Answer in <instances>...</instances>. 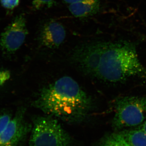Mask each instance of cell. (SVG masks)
Returning a JSON list of instances; mask_svg holds the SVG:
<instances>
[{
	"label": "cell",
	"instance_id": "cell-1",
	"mask_svg": "<svg viewBox=\"0 0 146 146\" xmlns=\"http://www.w3.org/2000/svg\"><path fill=\"white\" fill-rule=\"evenodd\" d=\"M71 59L84 74L107 82H122L134 77L146 79V68L135 46L129 42L83 43L74 49Z\"/></svg>",
	"mask_w": 146,
	"mask_h": 146
},
{
	"label": "cell",
	"instance_id": "cell-2",
	"mask_svg": "<svg viewBox=\"0 0 146 146\" xmlns=\"http://www.w3.org/2000/svg\"><path fill=\"white\" fill-rule=\"evenodd\" d=\"M33 105L48 116L78 123L88 117L94 103L74 80L64 76L42 88Z\"/></svg>",
	"mask_w": 146,
	"mask_h": 146
},
{
	"label": "cell",
	"instance_id": "cell-3",
	"mask_svg": "<svg viewBox=\"0 0 146 146\" xmlns=\"http://www.w3.org/2000/svg\"><path fill=\"white\" fill-rule=\"evenodd\" d=\"M32 124L29 146H74L72 136L53 117H35Z\"/></svg>",
	"mask_w": 146,
	"mask_h": 146
},
{
	"label": "cell",
	"instance_id": "cell-4",
	"mask_svg": "<svg viewBox=\"0 0 146 146\" xmlns=\"http://www.w3.org/2000/svg\"><path fill=\"white\" fill-rule=\"evenodd\" d=\"M114 105L112 125L116 129L139 125L146 119V96L119 97Z\"/></svg>",
	"mask_w": 146,
	"mask_h": 146
},
{
	"label": "cell",
	"instance_id": "cell-5",
	"mask_svg": "<svg viewBox=\"0 0 146 146\" xmlns=\"http://www.w3.org/2000/svg\"><path fill=\"white\" fill-rule=\"evenodd\" d=\"M26 110L21 107L0 136V146H20L31 132L32 124L25 118Z\"/></svg>",
	"mask_w": 146,
	"mask_h": 146
},
{
	"label": "cell",
	"instance_id": "cell-6",
	"mask_svg": "<svg viewBox=\"0 0 146 146\" xmlns=\"http://www.w3.org/2000/svg\"><path fill=\"white\" fill-rule=\"evenodd\" d=\"M28 34L26 19L21 13L16 16L2 33L0 47L5 52L13 53L23 44Z\"/></svg>",
	"mask_w": 146,
	"mask_h": 146
},
{
	"label": "cell",
	"instance_id": "cell-7",
	"mask_svg": "<svg viewBox=\"0 0 146 146\" xmlns=\"http://www.w3.org/2000/svg\"><path fill=\"white\" fill-rule=\"evenodd\" d=\"M66 33L65 28L62 24L51 20L41 28L38 39L43 46L52 49L57 48L65 40Z\"/></svg>",
	"mask_w": 146,
	"mask_h": 146
},
{
	"label": "cell",
	"instance_id": "cell-8",
	"mask_svg": "<svg viewBox=\"0 0 146 146\" xmlns=\"http://www.w3.org/2000/svg\"><path fill=\"white\" fill-rule=\"evenodd\" d=\"M100 7V0H81L69 5V9L75 17L84 18L96 14Z\"/></svg>",
	"mask_w": 146,
	"mask_h": 146
},
{
	"label": "cell",
	"instance_id": "cell-9",
	"mask_svg": "<svg viewBox=\"0 0 146 146\" xmlns=\"http://www.w3.org/2000/svg\"><path fill=\"white\" fill-rule=\"evenodd\" d=\"M130 146H146V132L137 128L120 132Z\"/></svg>",
	"mask_w": 146,
	"mask_h": 146
},
{
	"label": "cell",
	"instance_id": "cell-10",
	"mask_svg": "<svg viewBox=\"0 0 146 146\" xmlns=\"http://www.w3.org/2000/svg\"><path fill=\"white\" fill-rule=\"evenodd\" d=\"M98 146H130L121 133H114L104 137Z\"/></svg>",
	"mask_w": 146,
	"mask_h": 146
},
{
	"label": "cell",
	"instance_id": "cell-11",
	"mask_svg": "<svg viewBox=\"0 0 146 146\" xmlns=\"http://www.w3.org/2000/svg\"><path fill=\"white\" fill-rule=\"evenodd\" d=\"M12 117V115L9 111L5 110L0 112V136L5 130Z\"/></svg>",
	"mask_w": 146,
	"mask_h": 146
},
{
	"label": "cell",
	"instance_id": "cell-12",
	"mask_svg": "<svg viewBox=\"0 0 146 146\" xmlns=\"http://www.w3.org/2000/svg\"><path fill=\"white\" fill-rule=\"evenodd\" d=\"M55 0H32V7L34 10H40L42 8L52 7Z\"/></svg>",
	"mask_w": 146,
	"mask_h": 146
},
{
	"label": "cell",
	"instance_id": "cell-13",
	"mask_svg": "<svg viewBox=\"0 0 146 146\" xmlns=\"http://www.w3.org/2000/svg\"><path fill=\"white\" fill-rule=\"evenodd\" d=\"M21 0H0L1 5L4 8L12 10L18 7Z\"/></svg>",
	"mask_w": 146,
	"mask_h": 146
},
{
	"label": "cell",
	"instance_id": "cell-14",
	"mask_svg": "<svg viewBox=\"0 0 146 146\" xmlns=\"http://www.w3.org/2000/svg\"><path fill=\"white\" fill-rule=\"evenodd\" d=\"M10 76L11 74L9 71L0 67V88L8 81Z\"/></svg>",
	"mask_w": 146,
	"mask_h": 146
},
{
	"label": "cell",
	"instance_id": "cell-15",
	"mask_svg": "<svg viewBox=\"0 0 146 146\" xmlns=\"http://www.w3.org/2000/svg\"><path fill=\"white\" fill-rule=\"evenodd\" d=\"M138 128L142 129V130H143L144 131L146 132V121L144 122L143 123L140 125L139 126Z\"/></svg>",
	"mask_w": 146,
	"mask_h": 146
},
{
	"label": "cell",
	"instance_id": "cell-16",
	"mask_svg": "<svg viewBox=\"0 0 146 146\" xmlns=\"http://www.w3.org/2000/svg\"><path fill=\"white\" fill-rule=\"evenodd\" d=\"M80 1H81V0H63L64 2L66 3L69 4V5Z\"/></svg>",
	"mask_w": 146,
	"mask_h": 146
}]
</instances>
